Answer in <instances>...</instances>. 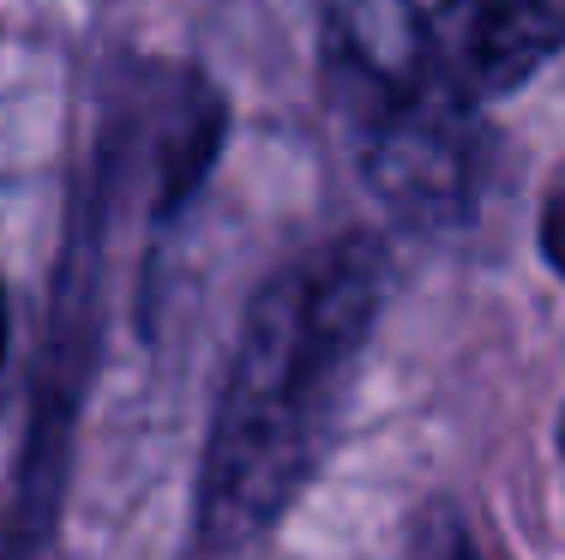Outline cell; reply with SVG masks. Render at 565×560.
<instances>
[{"instance_id": "7", "label": "cell", "mask_w": 565, "mask_h": 560, "mask_svg": "<svg viewBox=\"0 0 565 560\" xmlns=\"http://www.w3.org/2000/svg\"><path fill=\"white\" fill-rule=\"evenodd\" d=\"M24 549H19V542H0V560H19Z\"/></svg>"}, {"instance_id": "5", "label": "cell", "mask_w": 565, "mask_h": 560, "mask_svg": "<svg viewBox=\"0 0 565 560\" xmlns=\"http://www.w3.org/2000/svg\"><path fill=\"white\" fill-rule=\"evenodd\" d=\"M542 253H547V265L565 277V187L542 205Z\"/></svg>"}, {"instance_id": "8", "label": "cell", "mask_w": 565, "mask_h": 560, "mask_svg": "<svg viewBox=\"0 0 565 560\" xmlns=\"http://www.w3.org/2000/svg\"><path fill=\"white\" fill-rule=\"evenodd\" d=\"M559 440H565V429H559Z\"/></svg>"}, {"instance_id": "1", "label": "cell", "mask_w": 565, "mask_h": 560, "mask_svg": "<svg viewBox=\"0 0 565 560\" xmlns=\"http://www.w3.org/2000/svg\"><path fill=\"white\" fill-rule=\"evenodd\" d=\"M385 308V253L349 230L265 277L241 319L199 464V542L253 549L301 500L343 422L349 385Z\"/></svg>"}, {"instance_id": "2", "label": "cell", "mask_w": 565, "mask_h": 560, "mask_svg": "<svg viewBox=\"0 0 565 560\" xmlns=\"http://www.w3.org/2000/svg\"><path fill=\"white\" fill-rule=\"evenodd\" d=\"M326 103L361 181L409 230H451L469 218L481 121L415 0H338L326 12Z\"/></svg>"}, {"instance_id": "6", "label": "cell", "mask_w": 565, "mask_h": 560, "mask_svg": "<svg viewBox=\"0 0 565 560\" xmlns=\"http://www.w3.org/2000/svg\"><path fill=\"white\" fill-rule=\"evenodd\" d=\"M7 338H12V319H7V284H0V373H7Z\"/></svg>"}, {"instance_id": "4", "label": "cell", "mask_w": 565, "mask_h": 560, "mask_svg": "<svg viewBox=\"0 0 565 560\" xmlns=\"http://www.w3.org/2000/svg\"><path fill=\"white\" fill-rule=\"evenodd\" d=\"M422 560H493V554L481 549V537L451 513V506H439L422 525Z\"/></svg>"}, {"instance_id": "3", "label": "cell", "mask_w": 565, "mask_h": 560, "mask_svg": "<svg viewBox=\"0 0 565 560\" xmlns=\"http://www.w3.org/2000/svg\"><path fill=\"white\" fill-rule=\"evenodd\" d=\"M427 31L457 91L481 109L565 55V0H439Z\"/></svg>"}]
</instances>
